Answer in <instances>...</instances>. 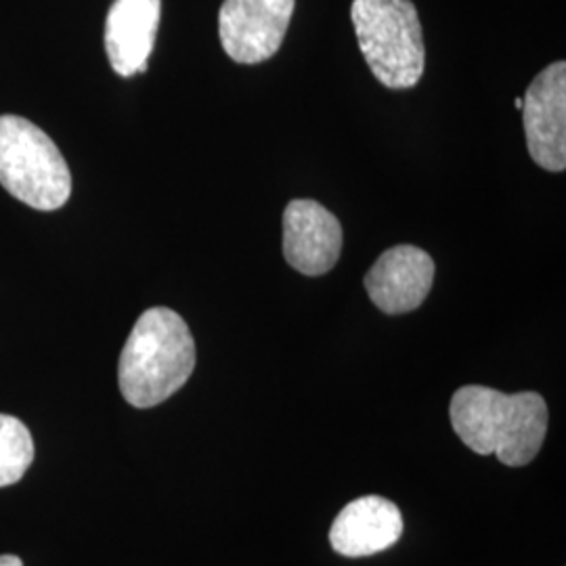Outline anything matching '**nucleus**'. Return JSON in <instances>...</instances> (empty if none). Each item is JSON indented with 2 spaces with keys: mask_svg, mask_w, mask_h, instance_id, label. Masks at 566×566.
Listing matches in <instances>:
<instances>
[{
  "mask_svg": "<svg viewBox=\"0 0 566 566\" xmlns=\"http://www.w3.org/2000/svg\"><path fill=\"white\" fill-rule=\"evenodd\" d=\"M36 449L28 426L0 413V486L15 485L34 462Z\"/></svg>",
  "mask_w": 566,
  "mask_h": 566,
  "instance_id": "11",
  "label": "nucleus"
},
{
  "mask_svg": "<svg viewBox=\"0 0 566 566\" xmlns=\"http://www.w3.org/2000/svg\"><path fill=\"white\" fill-rule=\"evenodd\" d=\"M296 0H224L219 36L224 53L243 65L271 60L285 39Z\"/></svg>",
  "mask_w": 566,
  "mask_h": 566,
  "instance_id": "5",
  "label": "nucleus"
},
{
  "mask_svg": "<svg viewBox=\"0 0 566 566\" xmlns=\"http://www.w3.org/2000/svg\"><path fill=\"white\" fill-rule=\"evenodd\" d=\"M401 535V510L390 500L367 495L340 510L329 531V544L340 556L364 558L395 546Z\"/></svg>",
  "mask_w": 566,
  "mask_h": 566,
  "instance_id": "10",
  "label": "nucleus"
},
{
  "mask_svg": "<svg viewBox=\"0 0 566 566\" xmlns=\"http://www.w3.org/2000/svg\"><path fill=\"white\" fill-rule=\"evenodd\" d=\"M451 426L479 455L495 453L502 464L518 468L535 460L547 432L546 399L537 392L506 395L486 386L455 390Z\"/></svg>",
  "mask_w": 566,
  "mask_h": 566,
  "instance_id": "1",
  "label": "nucleus"
},
{
  "mask_svg": "<svg viewBox=\"0 0 566 566\" xmlns=\"http://www.w3.org/2000/svg\"><path fill=\"white\" fill-rule=\"evenodd\" d=\"M0 185L20 202L51 212L72 196V172L60 147L21 116H0Z\"/></svg>",
  "mask_w": 566,
  "mask_h": 566,
  "instance_id": "4",
  "label": "nucleus"
},
{
  "mask_svg": "<svg viewBox=\"0 0 566 566\" xmlns=\"http://www.w3.org/2000/svg\"><path fill=\"white\" fill-rule=\"evenodd\" d=\"M514 105H516L518 109H523V97H516V99H514Z\"/></svg>",
  "mask_w": 566,
  "mask_h": 566,
  "instance_id": "13",
  "label": "nucleus"
},
{
  "mask_svg": "<svg viewBox=\"0 0 566 566\" xmlns=\"http://www.w3.org/2000/svg\"><path fill=\"white\" fill-rule=\"evenodd\" d=\"M196 369V343L179 313L147 308L124 344L118 385L126 403L149 409L170 399Z\"/></svg>",
  "mask_w": 566,
  "mask_h": 566,
  "instance_id": "2",
  "label": "nucleus"
},
{
  "mask_svg": "<svg viewBox=\"0 0 566 566\" xmlns=\"http://www.w3.org/2000/svg\"><path fill=\"white\" fill-rule=\"evenodd\" d=\"M434 282L432 256L411 243L395 245L365 275L369 301L386 315H405L424 303Z\"/></svg>",
  "mask_w": 566,
  "mask_h": 566,
  "instance_id": "8",
  "label": "nucleus"
},
{
  "mask_svg": "<svg viewBox=\"0 0 566 566\" xmlns=\"http://www.w3.org/2000/svg\"><path fill=\"white\" fill-rule=\"evenodd\" d=\"M0 566H23V563L13 554H4V556H0Z\"/></svg>",
  "mask_w": 566,
  "mask_h": 566,
  "instance_id": "12",
  "label": "nucleus"
},
{
  "mask_svg": "<svg viewBox=\"0 0 566 566\" xmlns=\"http://www.w3.org/2000/svg\"><path fill=\"white\" fill-rule=\"evenodd\" d=\"M163 0H114L105 20V53L112 70L130 78L147 70L160 25Z\"/></svg>",
  "mask_w": 566,
  "mask_h": 566,
  "instance_id": "9",
  "label": "nucleus"
},
{
  "mask_svg": "<svg viewBox=\"0 0 566 566\" xmlns=\"http://www.w3.org/2000/svg\"><path fill=\"white\" fill-rule=\"evenodd\" d=\"M526 147L549 172L566 168V63L554 61L531 82L523 99Z\"/></svg>",
  "mask_w": 566,
  "mask_h": 566,
  "instance_id": "6",
  "label": "nucleus"
},
{
  "mask_svg": "<svg viewBox=\"0 0 566 566\" xmlns=\"http://www.w3.org/2000/svg\"><path fill=\"white\" fill-rule=\"evenodd\" d=\"M343 252V224L315 200H292L283 212V256L298 273L317 277Z\"/></svg>",
  "mask_w": 566,
  "mask_h": 566,
  "instance_id": "7",
  "label": "nucleus"
},
{
  "mask_svg": "<svg viewBox=\"0 0 566 566\" xmlns=\"http://www.w3.org/2000/svg\"><path fill=\"white\" fill-rule=\"evenodd\" d=\"M350 20L371 74L403 91L424 76V32L411 0H353Z\"/></svg>",
  "mask_w": 566,
  "mask_h": 566,
  "instance_id": "3",
  "label": "nucleus"
}]
</instances>
